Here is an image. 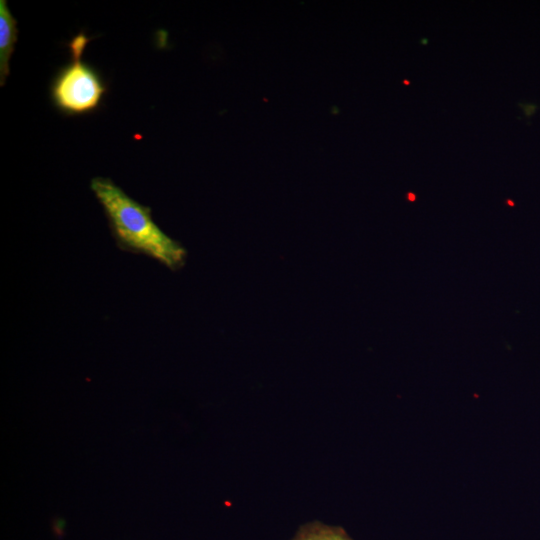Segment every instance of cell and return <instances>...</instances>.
I'll use <instances>...</instances> for the list:
<instances>
[{"label":"cell","mask_w":540,"mask_h":540,"mask_svg":"<svg viewBox=\"0 0 540 540\" xmlns=\"http://www.w3.org/2000/svg\"><path fill=\"white\" fill-rule=\"evenodd\" d=\"M90 189L103 209L118 248L152 258L172 271L183 267L185 248L155 223L150 207L127 195L109 178H93Z\"/></svg>","instance_id":"6da1fadb"},{"label":"cell","mask_w":540,"mask_h":540,"mask_svg":"<svg viewBox=\"0 0 540 540\" xmlns=\"http://www.w3.org/2000/svg\"><path fill=\"white\" fill-rule=\"evenodd\" d=\"M91 38L84 32L75 35L68 46L71 60L55 73L49 94L53 106L63 115L79 116L95 112L108 87L100 72L82 60Z\"/></svg>","instance_id":"7a4b0ae2"},{"label":"cell","mask_w":540,"mask_h":540,"mask_svg":"<svg viewBox=\"0 0 540 540\" xmlns=\"http://www.w3.org/2000/svg\"><path fill=\"white\" fill-rule=\"evenodd\" d=\"M17 20L7 6L6 0L0 1V85L5 84L9 75V61L17 41Z\"/></svg>","instance_id":"3957f363"},{"label":"cell","mask_w":540,"mask_h":540,"mask_svg":"<svg viewBox=\"0 0 540 540\" xmlns=\"http://www.w3.org/2000/svg\"><path fill=\"white\" fill-rule=\"evenodd\" d=\"M291 540H353L339 526L314 520L301 525Z\"/></svg>","instance_id":"277c9868"}]
</instances>
